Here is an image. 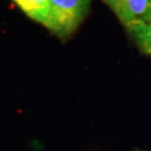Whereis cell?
Instances as JSON below:
<instances>
[{
    "instance_id": "1",
    "label": "cell",
    "mask_w": 151,
    "mask_h": 151,
    "mask_svg": "<svg viewBox=\"0 0 151 151\" xmlns=\"http://www.w3.org/2000/svg\"><path fill=\"white\" fill-rule=\"evenodd\" d=\"M92 0H49L43 25L62 41H66L87 18Z\"/></svg>"
},
{
    "instance_id": "2",
    "label": "cell",
    "mask_w": 151,
    "mask_h": 151,
    "mask_svg": "<svg viewBox=\"0 0 151 151\" xmlns=\"http://www.w3.org/2000/svg\"><path fill=\"white\" fill-rule=\"evenodd\" d=\"M128 29L134 22L145 19L151 9V0H102Z\"/></svg>"
},
{
    "instance_id": "3",
    "label": "cell",
    "mask_w": 151,
    "mask_h": 151,
    "mask_svg": "<svg viewBox=\"0 0 151 151\" xmlns=\"http://www.w3.org/2000/svg\"><path fill=\"white\" fill-rule=\"evenodd\" d=\"M141 53L151 57V22L139 20L127 29Z\"/></svg>"
},
{
    "instance_id": "4",
    "label": "cell",
    "mask_w": 151,
    "mask_h": 151,
    "mask_svg": "<svg viewBox=\"0 0 151 151\" xmlns=\"http://www.w3.org/2000/svg\"><path fill=\"white\" fill-rule=\"evenodd\" d=\"M31 20L43 24L47 17L49 0H13Z\"/></svg>"
},
{
    "instance_id": "5",
    "label": "cell",
    "mask_w": 151,
    "mask_h": 151,
    "mask_svg": "<svg viewBox=\"0 0 151 151\" xmlns=\"http://www.w3.org/2000/svg\"><path fill=\"white\" fill-rule=\"evenodd\" d=\"M143 20H146V21L151 22V9H150V11H149L148 14H147V16L145 17V19H143Z\"/></svg>"
},
{
    "instance_id": "6",
    "label": "cell",
    "mask_w": 151,
    "mask_h": 151,
    "mask_svg": "<svg viewBox=\"0 0 151 151\" xmlns=\"http://www.w3.org/2000/svg\"><path fill=\"white\" fill-rule=\"evenodd\" d=\"M134 151H145V150H143V149H139V148H137V149H134Z\"/></svg>"
}]
</instances>
